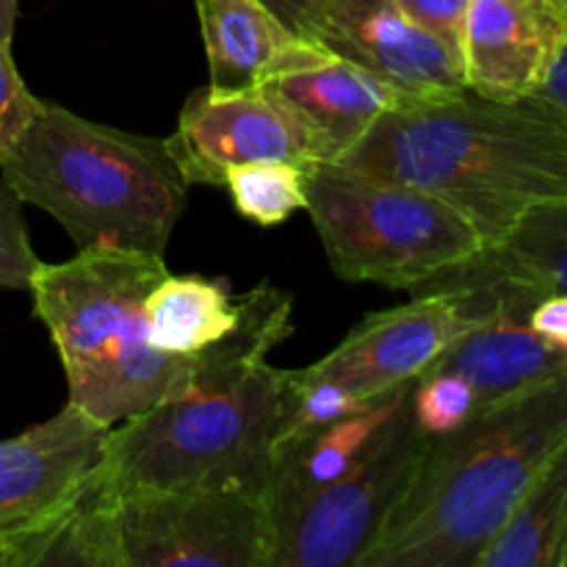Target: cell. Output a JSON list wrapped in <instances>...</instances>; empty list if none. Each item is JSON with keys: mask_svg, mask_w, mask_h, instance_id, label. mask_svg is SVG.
<instances>
[{"mask_svg": "<svg viewBox=\"0 0 567 567\" xmlns=\"http://www.w3.org/2000/svg\"><path fill=\"white\" fill-rule=\"evenodd\" d=\"M264 3L269 6V9L275 11L282 22H286V25L293 28L297 25L299 11H302V6L308 3V0H264Z\"/></svg>", "mask_w": 567, "mask_h": 567, "instance_id": "f1b7e54d", "label": "cell"}, {"mask_svg": "<svg viewBox=\"0 0 567 567\" xmlns=\"http://www.w3.org/2000/svg\"><path fill=\"white\" fill-rule=\"evenodd\" d=\"M244 299L230 297L225 282L177 277L166 271L144 299L147 338L155 349L181 358L205 352L238 327Z\"/></svg>", "mask_w": 567, "mask_h": 567, "instance_id": "e0dca14e", "label": "cell"}, {"mask_svg": "<svg viewBox=\"0 0 567 567\" xmlns=\"http://www.w3.org/2000/svg\"><path fill=\"white\" fill-rule=\"evenodd\" d=\"M166 271L164 255L86 247L31 277L33 316L59 352L66 404L105 430L153 408L197 358L161 352L147 338L144 299Z\"/></svg>", "mask_w": 567, "mask_h": 567, "instance_id": "5b68a950", "label": "cell"}, {"mask_svg": "<svg viewBox=\"0 0 567 567\" xmlns=\"http://www.w3.org/2000/svg\"><path fill=\"white\" fill-rule=\"evenodd\" d=\"M554 3H557L559 11H563V14L567 17V0H554Z\"/></svg>", "mask_w": 567, "mask_h": 567, "instance_id": "f546056e", "label": "cell"}, {"mask_svg": "<svg viewBox=\"0 0 567 567\" xmlns=\"http://www.w3.org/2000/svg\"><path fill=\"white\" fill-rule=\"evenodd\" d=\"M399 388L391 396L380 399L360 413L347 415L336 424L319 426L305 435L280 443L275 452V468L269 482V507L277 526L286 524L310 496L324 491L336 480H341L360 460V454L371 446L377 432L396 413L404 391Z\"/></svg>", "mask_w": 567, "mask_h": 567, "instance_id": "2e32d148", "label": "cell"}, {"mask_svg": "<svg viewBox=\"0 0 567 567\" xmlns=\"http://www.w3.org/2000/svg\"><path fill=\"white\" fill-rule=\"evenodd\" d=\"M275 518L244 487L136 491L81 504L50 565L269 567Z\"/></svg>", "mask_w": 567, "mask_h": 567, "instance_id": "8992f818", "label": "cell"}, {"mask_svg": "<svg viewBox=\"0 0 567 567\" xmlns=\"http://www.w3.org/2000/svg\"><path fill=\"white\" fill-rule=\"evenodd\" d=\"M37 109L39 97H33L31 89L22 81L14 55H11V44L0 39V161L20 142L37 116Z\"/></svg>", "mask_w": 567, "mask_h": 567, "instance_id": "cb8c5ba5", "label": "cell"}, {"mask_svg": "<svg viewBox=\"0 0 567 567\" xmlns=\"http://www.w3.org/2000/svg\"><path fill=\"white\" fill-rule=\"evenodd\" d=\"M210 86L255 89L269 78L324 59L330 50L299 37L264 0H194Z\"/></svg>", "mask_w": 567, "mask_h": 567, "instance_id": "9a60e30c", "label": "cell"}, {"mask_svg": "<svg viewBox=\"0 0 567 567\" xmlns=\"http://www.w3.org/2000/svg\"><path fill=\"white\" fill-rule=\"evenodd\" d=\"M476 264L548 293H567V197L532 208L504 241L482 249Z\"/></svg>", "mask_w": 567, "mask_h": 567, "instance_id": "d6986e66", "label": "cell"}, {"mask_svg": "<svg viewBox=\"0 0 567 567\" xmlns=\"http://www.w3.org/2000/svg\"><path fill=\"white\" fill-rule=\"evenodd\" d=\"M260 89L288 116L310 164H341L385 111L410 100L336 53L280 72Z\"/></svg>", "mask_w": 567, "mask_h": 567, "instance_id": "4fadbf2b", "label": "cell"}, {"mask_svg": "<svg viewBox=\"0 0 567 567\" xmlns=\"http://www.w3.org/2000/svg\"><path fill=\"white\" fill-rule=\"evenodd\" d=\"M537 94H540L543 100H548L554 109L563 111L567 116V42L557 53V59H554L551 70H548L546 81H543V86L537 89Z\"/></svg>", "mask_w": 567, "mask_h": 567, "instance_id": "4316f807", "label": "cell"}, {"mask_svg": "<svg viewBox=\"0 0 567 567\" xmlns=\"http://www.w3.org/2000/svg\"><path fill=\"white\" fill-rule=\"evenodd\" d=\"M305 175L308 164L299 161H252L227 172L225 188L233 208L244 219L260 227H275L291 219L297 210H308Z\"/></svg>", "mask_w": 567, "mask_h": 567, "instance_id": "ffe728a7", "label": "cell"}, {"mask_svg": "<svg viewBox=\"0 0 567 567\" xmlns=\"http://www.w3.org/2000/svg\"><path fill=\"white\" fill-rule=\"evenodd\" d=\"M341 164L441 199L496 247L532 208L567 197V116L540 94L410 97Z\"/></svg>", "mask_w": 567, "mask_h": 567, "instance_id": "7a4b0ae2", "label": "cell"}, {"mask_svg": "<svg viewBox=\"0 0 567 567\" xmlns=\"http://www.w3.org/2000/svg\"><path fill=\"white\" fill-rule=\"evenodd\" d=\"M413 385L358 463L277 526L269 567H358L432 443L415 424Z\"/></svg>", "mask_w": 567, "mask_h": 567, "instance_id": "ba28073f", "label": "cell"}, {"mask_svg": "<svg viewBox=\"0 0 567 567\" xmlns=\"http://www.w3.org/2000/svg\"><path fill=\"white\" fill-rule=\"evenodd\" d=\"M308 214L332 271L349 282L419 291L485 249L441 199L343 164H308Z\"/></svg>", "mask_w": 567, "mask_h": 567, "instance_id": "52a82bcc", "label": "cell"}, {"mask_svg": "<svg viewBox=\"0 0 567 567\" xmlns=\"http://www.w3.org/2000/svg\"><path fill=\"white\" fill-rule=\"evenodd\" d=\"M109 430L75 408L0 441V567H44L81 504Z\"/></svg>", "mask_w": 567, "mask_h": 567, "instance_id": "9c48e42d", "label": "cell"}, {"mask_svg": "<svg viewBox=\"0 0 567 567\" xmlns=\"http://www.w3.org/2000/svg\"><path fill=\"white\" fill-rule=\"evenodd\" d=\"M567 443V369L482 404L432 437L413 482L358 567H476L487 543Z\"/></svg>", "mask_w": 567, "mask_h": 567, "instance_id": "3957f363", "label": "cell"}, {"mask_svg": "<svg viewBox=\"0 0 567 567\" xmlns=\"http://www.w3.org/2000/svg\"><path fill=\"white\" fill-rule=\"evenodd\" d=\"M293 31L363 66L408 97L463 92L457 55L421 31L393 0H308Z\"/></svg>", "mask_w": 567, "mask_h": 567, "instance_id": "30bf717a", "label": "cell"}, {"mask_svg": "<svg viewBox=\"0 0 567 567\" xmlns=\"http://www.w3.org/2000/svg\"><path fill=\"white\" fill-rule=\"evenodd\" d=\"M474 321L457 293H415L413 302L365 316L313 369L377 402L424 377Z\"/></svg>", "mask_w": 567, "mask_h": 567, "instance_id": "8fae6325", "label": "cell"}, {"mask_svg": "<svg viewBox=\"0 0 567 567\" xmlns=\"http://www.w3.org/2000/svg\"><path fill=\"white\" fill-rule=\"evenodd\" d=\"M39 264L42 260L31 247L20 197L0 177V288L28 291Z\"/></svg>", "mask_w": 567, "mask_h": 567, "instance_id": "603a6c76", "label": "cell"}, {"mask_svg": "<svg viewBox=\"0 0 567 567\" xmlns=\"http://www.w3.org/2000/svg\"><path fill=\"white\" fill-rule=\"evenodd\" d=\"M393 3L402 9L408 20H413L421 31L446 44L460 59L465 11H468L471 0H393Z\"/></svg>", "mask_w": 567, "mask_h": 567, "instance_id": "d4e9b609", "label": "cell"}, {"mask_svg": "<svg viewBox=\"0 0 567 567\" xmlns=\"http://www.w3.org/2000/svg\"><path fill=\"white\" fill-rule=\"evenodd\" d=\"M241 299V321L225 341L199 352L153 408L111 426L81 504L183 487L269 496L282 430V371L269 352L291 336V297L264 282Z\"/></svg>", "mask_w": 567, "mask_h": 567, "instance_id": "6da1fadb", "label": "cell"}, {"mask_svg": "<svg viewBox=\"0 0 567 567\" xmlns=\"http://www.w3.org/2000/svg\"><path fill=\"white\" fill-rule=\"evenodd\" d=\"M371 404L374 402H365L352 388L336 377L321 374L313 365L282 371V430L277 446L310 430L336 424Z\"/></svg>", "mask_w": 567, "mask_h": 567, "instance_id": "44dd1931", "label": "cell"}, {"mask_svg": "<svg viewBox=\"0 0 567 567\" xmlns=\"http://www.w3.org/2000/svg\"><path fill=\"white\" fill-rule=\"evenodd\" d=\"M567 42V17L554 0H471L460 64L465 89L487 100L537 94Z\"/></svg>", "mask_w": 567, "mask_h": 567, "instance_id": "5bb4252c", "label": "cell"}, {"mask_svg": "<svg viewBox=\"0 0 567 567\" xmlns=\"http://www.w3.org/2000/svg\"><path fill=\"white\" fill-rule=\"evenodd\" d=\"M0 177L22 205L53 216L78 249L164 255L188 194L164 138L83 120L50 100H39Z\"/></svg>", "mask_w": 567, "mask_h": 567, "instance_id": "277c9868", "label": "cell"}, {"mask_svg": "<svg viewBox=\"0 0 567 567\" xmlns=\"http://www.w3.org/2000/svg\"><path fill=\"white\" fill-rule=\"evenodd\" d=\"M476 410H480V396L457 371L432 369L415 380L413 415L424 435H452L474 419Z\"/></svg>", "mask_w": 567, "mask_h": 567, "instance_id": "7402d4cb", "label": "cell"}, {"mask_svg": "<svg viewBox=\"0 0 567 567\" xmlns=\"http://www.w3.org/2000/svg\"><path fill=\"white\" fill-rule=\"evenodd\" d=\"M476 567H567V443L515 504Z\"/></svg>", "mask_w": 567, "mask_h": 567, "instance_id": "ac0fdd59", "label": "cell"}, {"mask_svg": "<svg viewBox=\"0 0 567 567\" xmlns=\"http://www.w3.org/2000/svg\"><path fill=\"white\" fill-rule=\"evenodd\" d=\"M17 14H20V0H0V39L14 42Z\"/></svg>", "mask_w": 567, "mask_h": 567, "instance_id": "83f0119b", "label": "cell"}, {"mask_svg": "<svg viewBox=\"0 0 567 567\" xmlns=\"http://www.w3.org/2000/svg\"><path fill=\"white\" fill-rule=\"evenodd\" d=\"M164 142L188 186H225L227 172L252 161L310 164L288 116L260 86L197 89Z\"/></svg>", "mask_w": 567, "mask_h": 567, "instance_id": "7c38bea8", "label": "cell"}, {"mask_svg": "<svg viewBox=\"0 0 567 567\" xmlns=\"http://www.w3.org/2000/svg\"><path fill=\"white\" fill-rule=\"evenodd\" d=\"M529 324L543 341L567 352V293L551 291L532 308Z\"/></svg>", "mask_w": 567, "mask_h": 567, "instance_id": "484cf974", "label": "cell"}]
</instances>
